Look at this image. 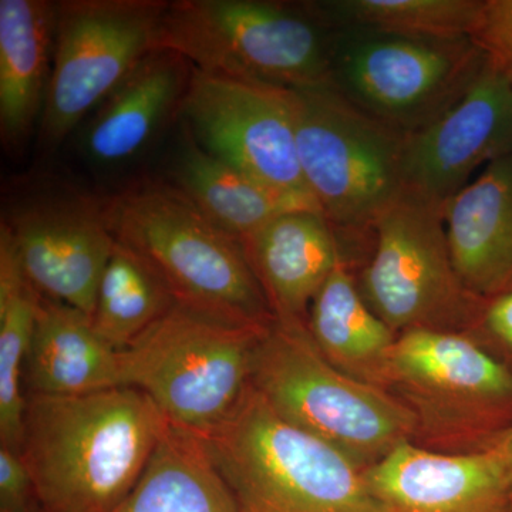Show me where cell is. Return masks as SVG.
<instances>
[{
	"label": "cell",
	"mask_w": 512,
	"mask_h": 512,
	"mask_svg": "<svg viewBox=\"0 0 512 512\" xmlns=\"http://www.w3.org/2000/svg\"><path fill=\"white\" fill-rule=\"evenodd\" d=\"M168 421L133 387L28 396L19 453L46 512H110L133 490Z\"/></svg>",
	"instance_id": "cell-1"
},
{
	"label": "cell",
	"mask_w": 512,
	"mask_h": 512,
	"mask_svg": "<svg viewBox=\"0 0 512 512\" xmlns=\"http://www.w3.org/2000/svg\"><path fill=\"white\" fill-rule=\"evenodd\" d=\"M251 386L279 417L362 471L416 437L412 410L393 393L336 369L305 320L275 318L266 326L255 346Z\"/></svg>",
	"instance_id": "cell-2"
},
{
	"label": "cell",
	"mask_w": 512,
	"mask_h": 512,
	"mask_svg": "<svg viewBox=\"0 0 512 512\" xmlns=\"http://www.w3.org/2000/svg\"><path fill=\"white\" fill-rule=\"evenodd\" d=\"M200 439L239 512H384L362 470L279 417L252 386Z\"/></svg>",
	"instance_id": "cell-3"
},
{
	"label": "cell",
	"mask_w": 512,
	"mask_h": 512,
	"mask_svg": "<svg viewBox=\"0 0 512 512\" xmlns=\"http://www.w3.org/2000/svg\"><path fill=\"white\" fill-rule=\"evenodd\" d=\"M116 241L146 256L181 305L265 326L275 319L238 239L171 183L141 181L103 201Z\"/></svg>",
	"instance_id": "cell-4"
},
{
	"label": "cell",
	"mask_w": 512,
	"mask_h": 512,
	"mask_svg": "<svg viewBox=\"0 0 512 512\" xmlns=\"http://www.w3.org/2000/svg\"><path fill=\"white\" fill-rule=\"evenodd\" d=\"M320 18L259 0L168 2L154 50L183 56L197 72L285 89L335 83V50Z\"/></svg>",
	"instance_id": "cell-5"
},
{
	"label": "cell",
	"mask_w": 512,
	"mask_h": 512,
	"mask_svg": "<svg viewBox=\"0 0 512 512\" xmlns=\"http://www.w3.org/2000/svg\"><path fill=\"white\" fill-rule=\"evenodd\" d=\"M268 325L177 303L121 350V387L147 394L171 426L204 436L248 392L255 346Z\"/></svg>",
	"instance_id": "cell-6"
},
{
	"label": "cell",
	"mask_w": 512,
	"mask_h": 512,
	"mask_svg": "<svg viewBox=\"0 0 512 512\" xmlns=\"http://www.w3.org/2000/svg\"><path fill=\"white\" fill-rule=\"evenodd\" d=\"M303 181L342 239L372 237L403 190L406 133L360 107L336 84L292 90Z\"/></svg>",
	"instance_id": "cell-7"
},
{
	"label": "cell",
	"mask_w": 512,
	"mask_h": 512,
	"mask_svg": "<svg viewBox=\"0 0 512 512\" xmlns=\"http://www.w3.org/2000/svg\"><path fill=\"white\" fill-rule=\"evenodd\" d=\"M389 392L414 414V443L440 453L481 450L512 424V370L470 332L397 336Z\"/></svg>",
	"instance_id": "cell-8"
},
{
	"label": "cell",
	"mask_w": 512,
	"mask_h": 512,
	"mask_svg": "<svg viewBox=\"0 0 512 512\" xmlns=\"http://www.w3.org/2000/svg\"><path fill=\"white\" fill-rule=\"evenodd\" d=\"M372 237L360 293L397 336L476 329L487 301L468 291L457 274L444 205L403 188L376 218Z\"/></svg>",
	"instance_id": "cell-9"
},
{
	"label": "cell",
	"mask_w": 512,
	"mask_h": 512,
	"mask_svg": "<svg viewBox=\"0 0 512 512\" xmlns=\"http://www.w3.org/2000/svg\"><path fill=\"white\" fill-rule=\"evenodd\" d=\"M164 0L57 3L52 76L40 141L59 146L150 55Z\"/></svg>",
	"instance_id": "cell-10"
},
{
	"label": "cell",
	"mask_w": 512,
	"mask_h": 512,
	"mask_svg": "<svg viewBox=\"0 0 512 512\" xmlns=\"http://www.w3.org/2000/svg\"><path fill=\"white\" fill-rule=\"evenodd\" d=\"M483 64L471 40L363 32L335 56V83L369 113L412 133L446 111Z\"/></svg>",
	"instance_id": "cell-11"
},
{
	"label": "cell",
	"mask_w": 512,
	"mask_h": 512,
	"mask_svg": "<svg viewBox=\"0 0 512 512\" xmlns=\"http://www.w3.org/2000/svg\"><path fill=\"white\" fill-rule=\"evenodd\" d=\"M180 114L207 153L279 190L311 195L299 167L291 89L194 69Z\"/></svg>",
	"instance_id": "cell-12"
},
{
	"label": "cell",
	"mask_w": 512,
	"mask_h": 512,
	"mask_svg": "<svg viewBox=\"0 0 512 512\" xmlns=\"http://www.w3.org/2000/svg\"><path fill=\"white\" fill-rule=\"evenodd\" d=\"M512 154V84L487 63L446 111L406 133L403 185L444 205L471 175Z\"/></svg>",
	"instance_id": "cell-13"
},
{
	"label": "cell",
	"mask_w": 512,
	"mask_h": 512,
	"mask_svg": "<svg viewBox=\"0 0 512 512\" xmlns=\"http://www.w3.org/2000/svg\"><path fill=\"white\" fill-rule=\"evenodd\" d=\"M0 228L40 295L92 316L101 276L117 242L103 202L86 197L33 202Z\"/></svg>",
	"instance_id": "cell-14"
},
{
	"label": "cell",
	"mask_w": 512,
	"mask_h": 512,
	"mask_svg": "<svg viewBox=\"0 0 512 512\" xmlns=\"http://www.w3.org/2000/svg\"><path fill=\"white\" fill-rule=\"evenodd\" d=\"M384 512H512V483L491 447L440 453L404 441L363 471Z\"/></svg>",
	"instance_id": "cell-15"
},
{
	"label": "cell",
	"mask_w": 512,
	"mask_h": 512,
	"mask_svg": "<svg viewBox=\"0 0 512 512\" xmlns=\"http://www.w3.org/2000/svg\"><path fill=\"white\" fill-rule=\"evenodd\" d=\"M276 319H308L309 308L343 255L322 212L279 215L239 239Z\"/></svg>",
	"instance_id": "cell-16"
},
{
	"label": "cell",
	"mask_w": 512,
	"mask_h": 512,
	"mask_svg": "<svg viewBox=\"0 0 512 512\" xmlns=\"http://www.w3.org/2000/svg\"><path fill=\"white\" fill-rule=\"evenodd\" d=\"M454 266L478 298L512 291V154L480 171L444 204Z\"/></svg>",
	"instance_id": "cell-17"
},
{
	"label": "cell",
	"mask_w": 512,
	"mask_h": 512,
	"mask_svg": "<svg viewBox=\"0 0 512 512\" xmlns=\"http://www.w3.org/2000/svg\"><path fill=\"white\" fill-rule=\"evenodd\" d=\"M194 67L183 56L156 49L137 64L100 104L84 133L87 156L99 164H119L136 156L181 113Z\"/></svg>",
	"instance_id": "cell-18"
},
{
	"label": "cell",
	"mask_w": 512,
	"mask_h": 512,
	"mask_svg": "<svg viewBox=\"0 0 512 512\" xmlns=\"http://www.w3.org/2000/svg\"><path fill=\"white\" fill-rule=\"evenodd\" d=\"M28 396H77L121 387L120 352L92 316L42 296L23 369Z\"/></svg>",
	"instance_id": "cell-19"
},
{
	"label": "cell",
	"mask_w": 512,
	"mask_h": 512,
	"mask_svg": "<svg viewBox=\"0 0 512 512\" xmlns=\"http://www.w3.org/2000/svg\"><path fill=\"white\" fill-rule=\"evenodd\" d=\"M57 3L0 0V133L6 147L28 138L52 76Z\"/></svg>",
	"instance_id": "cell-20"
},
{
	"label": "cell",
	"mask_w": 512,
	"mask_h": 512,
	"mask_svg": "<svg viewBox=\"0 0 512 512\" xmlns=\"http://www.w3.org/2000/svg\"><path fill=\"white\" fill-rule=\"evenodd\" d=\"M306 325L336 369L389 392V360L397 335L363 299L345 255L313 299Z\"/></svg>",
	"instance_id": "cell-21"
},
{
	"label": "cell",
	"mask_w": 512,
	"mask_h": 512,
	"mask_svg": "<svg viewBox=\"0 0 512 512\" xmlns=\"http://www.w3.org/2000/svg\"><path fill=\"white\" fill-rule=\"evenodd\" d=\"M178 188L218 228L244 238L288 212L319 211L311 195L279 190L207 153L188 133L177 167Z\"/></svg>",
	"instance_id": "cell-22"
},
{
	"label": "cell",
	"mask_w": 512,
	"mask_h": 512,
	"mask_svg": "<svg viewBox=\"0 0 512 512\" xmlns=\"http://www.w3.org/2000/svg\"><path fill=\"white\" fill-rule=\"evenodd\" d=\"M110 512H239L200 437L168 424L133 490Z\"/></svg>",
	"instance_id": "cell-23"
},
{
	"label": "cell",
	"mask_w": 512,
	"mask_h": 512,
	"mask_svg": "<svg viewBox=\"0 0 512 512\" xmlns=\"http://www.w3.org/2000/svg\"><path fill=\"white\" fill-rule=\"evenodd\" d=\"M177 303L146 256L117 241L97 288L93 325L111 348L121 352Z\"/></svg>",
	"instance_id": "cell-24"
},
{
	"label": "cell",
	"mask_w": 512,
	"mask_h": 512,
	"mask_svg": "<svg viewBox=\"0 0 512 512\" xmlns=\"http://www.w3.org/2000/svg\"><path fill=\"white\" fill-rule=\"evenodd\" d=\"M40 299L0 228V446L18 451L26 412L23 369Z\"/></svg>",
	"instance_id": "cell-25"
},
{
	"label": "cell",
	"mask_w": 512,
	"mask_h": 512,
	"mask_svg": "<svg viewBox=\"0 0 512 512\" xmlns=\"http://www.w3.org/2000/svg\"><path fill=\"white\" fill-rule=\"evenodd\" d=\"M483 0H340L316 6L333 25L409 39L470 40Z\"/></svg>",
	"instance_id": "cell-26"
},
{
	"label": "cell",
	"mask_w": 512,
	"mask_h": 512,
	"mask_svg": "<svg viewBox=\"0 0 512 512\" xmlns=\"http://www.w3.org/2000/svg\"><path fill=\"white\" fill-rule=\"evenodd\" d=\"M470 40L485 63L512 84V0H483Z\"/></svg>",
	"instance_id": "cell-27"
},
{
	"label": "cell",
	"mask_w": 512,
	"mask_h": 512,
	"mask_svg": "<svg viewBox=\"0 0 512 512\" xmlns=\"http://www.w3.org/2000/svg\"><path fill=\"white\" fill-rule=\"evenodd\" d=\"M35 487L18 450L0 446V512L39 510Z\"/></svg>",
	"instance_id": "cell-28"
},
{
	"label": "cell",
	"mask_w": 512,
	"mask_h": 512,
	"mask_svg": "<svg viewBox=\"0 0 512 512\" xmlns=\"http://www.w3.org/2000/svg\"><path fill=\"white\" fill-rule=\"evenodd\" d=\"M474 330H478L498 348L512 352V291L485 302Z\"/></svg>",
	"instance_id": "cell-29"
},
{
	"label": "cell",
	"mask_w": 512,
	"mask_h": 512,
	"mask_svg": "<svg viewBox=\"0 0 512 512\" xmlns=\"http://www.w3.org/2000/svg\"><path fill=\"white\" fill-rule=\"evenodd\" d=\"M487 447L494 448L500 454V457L503 458L504 466L507 468V473L512 483V424L503 433L498 434Z\"/></svg>",
	"instance_id": "cell-30"
},
{
	"label": "cell",
	"mask_w": 512,
	"mask_h": 512,
	"mask_svg": "<svg viewBox=\"0 0 512 512\" xmlns=\"http://www.w3.org/2000/svg\"><path fill=\"white\" fill-rule=\"evenodd\" d=\"M35 512H46L45 510H43L42 507L39 508V510H36Z\"/></svg>",
	"instance_id": "cell-31"
}]
</instances>
